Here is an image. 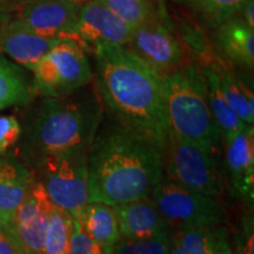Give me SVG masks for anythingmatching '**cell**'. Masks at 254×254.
<instances>
[{"label": "cell", "instance_id": "33", "mask_svg": "<svg viewBox=\"0 0 254 254\" xmlns=\"http://www.w3.org/2000/svg\"><path fill=\"white\" fill-rule=\"evenodd\" d=\"M174 1H177V2H179V4H185V5H187V2H189V0H174Z\"/></svg>", "mask_w": 254, "mask_h": 254}, {"label": "cell", "instance_id": "10", "mask_svg": "<svg viewBox=\"0 0 254 254\" xmlns=\"http://www.w3.org/2000/svg\"><path fill=\"white\" fill-rule=\"evenodd\" d=\"M53 206L43 185L36 180L11 221L4 227L24 254L43 253L44 237Z\"/></svg>", "mask_w": 254, "mask_h": 254}, {"label": "cell", "instance_id": "1", "mask_svg": "<svg viewBox=\"0 0 254 254\" xmlns=\"http://www.w3.org/2000/svg\"><path fill=\"white\" fill-rule=\"evenodd\" d=\"M95 87L107 116L165 153L170 124L163 79L126 47L93 50Z\"/></svg>", "mask_w": 254, "mask_h": 254}, {"label": "cell", "instance_id": "23", "mask_svg": "<svg viewBox=\"0 0 254 254\" xmlns=\"http://www.w3.org/2000/svg\"><path fill=\"white\" fill-rule=\"evenodd\" d=\"M122 19L129 27L134 28L139 25L153 20H163L173 23L168 15L165 4H159L153 0H99Z\"/></svg>", "mask_w": 254, "mask_h": 254}, {"label": "cell", "instance_id": "20", "mask_svg": "<svg viewBox=\"0 0 254 254\" xmlns=\"http://www.w3.org/2000/svg\"><path fill=\"white\" fill-rule=\"evenodd\" d=\"M77 219L80 220L88 236L100 246L103 252L112 254L120 240L118 219L113 206L90 201Z\"/></svg>", "mask_w": 254, "mask_h": 254}, {"label": "cell", "instance_id": "6", "mask_svg": "<svg viewBox=\"0 0 254 254\" xmlns=\"http://www.w3.org/2000/svg\"><path fill=\"white\" fill-rule=\"evenodd\" d=\"M87 51L71 39H63L34 67L33 84L44 97L63 98L91 84L93 71Z\"/></svg>", "mask_w": 254, "mask_h": 254}, {"label": "cell", "instance_id": "12", "mask_svg": "<svg viewBox=\"0 0 254 254\" xmlns=\"http://www.w3.org/2000/svg\"><path fill=\"white\" fill-rule=\"evenodd\" d=\"M79 8L68 0H30L17 19L40 36L73 40Z\"/></svg>", "mask_w": 254, "mask_h": 254}, {"label": "cell", "instance_id": "5", "mask_svg": "<svg viewBox=\"0 0 254 254\" xmlns=\"http://www.w3.org/2000/svg\"><path fill=\"white\" fill-rule=\"evenodd\" d=\"M164 178L193 192L219 198L224 192V173L219 151L184 140L170 133L164 153Z\"/></svg>", "mask_w": 254, "mask_h": 254}, {"label": "cell", "instance_id": "30", "mask_svg": "<svg viewBox=\"0 0 254 254\" xmlns=\"http://www.w3.org/2000/svg\"><path fill=\"white\" fill-rule=\"evenodd\" d=\"M0 254H24L4 227H0Z\"/></svg>", "mask_w": 254, "mask_h": 254}, {"label": "cell", "instance_id": "26", "mask_svg": "<svg viewBox=\"0 0 254 254\" xmlns=\"http://www.w3.org/2000/svg\"><path fill=\"white\" fill-rule=\"evenodd\" d=\"M112 254H170V238L120 239Z\"/></svg>", "mask_w": 254, "mask_h": 254}, {"label": "cell", "instance_id": "3", "mask_svg": "<svg viewBox=\"0 0 254 254\" xmlns=\"http://www.w3.org/2000/svg\"><path fill=\"white\" fill-rule=\"evenodd\" d=\"M103 118L95 86L67 97H45L28 124L27 152L37 164L49 157L88 153Z\"/></svg>", "mask_w": 254, "mask_h": 254}, {"label": "cell", "instance_id": "28", "mask_svg": "<svg viewBox=\"0 0 254 254\" xmlns=\"http://www.w3.org/2000/svg\"><path fill=\"white\" fill-rule=\"evenodd\" d=\"M67 254H105L100 246L98 245L85 231L84 226L78 219H74V226L69 243Z\"/></svg>", "mask_w": 254, "mask_h": 254}, {"label": "cell", "instance_id": "21", "mask_svg": "<svg viewBox=\"0 0 254 254\" xmlns=\"http://www.w3.org/2000/svg\"><path fill=\"white\" fill-rule=\"evenodd\" d=\"M36 93L33 79L0 53V111L30 103Z\"/></svg>", "mask_w": 254, "mask_h": 254}, {"label": "cell", "instance_id": "2", "mask_svg": "<svg viewBox=\"0 0 254 254\" xmlns=\"http://www.w3.org/2000/svg\"><path fill=\"white\" fill-rule=\"evenodd\" d=\"M90 201L118 206L150 198L164 178V154L106 116L87 155Z\"/></svg>", "mask_w": 254, "mask_h": 254}, {"label": "cell", "instance_id": "25", "mask_svg": "<svg viewBox=\"0 0 254 254\" xmlns=\"http://www.w3.org/2000/svg\"><path fill=\"white\" fill-rule=\"evenodd\" d=\"M247 0H189L187 5L193 9L200 24L211 30L228 19L239 14Z\"/></svg>", "mask_w": 254, "mask_h": 254}, {"label": "cell", "instance_id": "14", "mask_svg": "<svg viewBox=\"0 0 254 254\" xmlns=\"http://www.w3.org/2000/svg\"><path fill=\"white\" fill-rule=\"evenodd\" d=\"M212 33V52L221 65L238 71L252 72L254 67V30L239 14L215 27Z\"/></svg>", "mask_w": 254, "mask_h": 254}, {"label": "cell", "instance_id": "13", "mask_svg": "<svg viewBox=\"0 0 254 254\" xmlns=\"http://www.w3.org/2000/svg\"><path fill=\"white\" fill-rule=\"evenodd\" d=\"M224 146L225 174L232 195L253 208L254 128L246 127L225 141Z\"/></svg>", "mask_w": 254, "mask_h": 254}, {"label": "cell", "instance_id": "27", "mask_svg": "<svg viewBox=\"0 0 254 254\" xmlns=\"http://www.w3.org/2000/svg\"><path fill=\"white\" fill-rule=\"evenodd\" d=\"M251 209L241 221L239 231L234 236L231 244L232 254H254V221Z\"/></svg>", "mask_w": 254, "mask_h": 254}, {"label": "cell", "instance_id": "24", "mask_svg": "<svg viewBox=\"0 0 254 254\" xmlns=\"http://www.w3.org/2000/svg\"><path fill=\"white\" fill-rule=\"evenodd\" d=\"M74 226V218L69 212L53 206L44 237L41 254H67Z\"/></svg>", "mask_w": 254, "mask_h": 254}, {"label": "cell", "instance_id": "18", "mask_svg": "<svg viewBox=\"0 0 254 254\" xmlns=\"http://www.w3.org/2000/svg\"><path fill=\"white\" fill-rule=\"evenodd\" d=\"M33 174L12 158L0 157V225L6 227L33 186Z\"/></svg>", "mask_w": 254, "mask_h": 254}, {"label": "cell", "instance_id": "22", "mask_svg": "<svg viewBox=\"0 0 254 254\" xmlns=\"http://www.w3.org/2000/svg\"><path fill=\"white\" fill-rule=\"evenodd\" d=\"M206 78V86H207V98L208 105L211 109L212 117H213L215 124H217L219 131L221 133L222 144L245 129L246 126L241 120L238 118L237 114L232 111L228 104L222 95L220 87H219V80L217 71L213 66L208 67H201Z\"/></svg>", "mask_w": 254, "mask_h": 254}, {"label": "cell", "instance_id": "34", "mask_svg": "<svg viewBox=\"0 0 254 254\" xmlns=\"http://www.w3.org/2000/svg\"><path fill=\"white\" fill-rule=\"evenodd\" d=\"M153 1H155V2H159V4H165L164 0H153Z\"/></svg>", "mask_w": 254, "mask_h": 254}, {"label": "cell", "instance_id": "16", "mask_svg": "<svg viewBox=\"0 0 254 254\" xmlns=\"http://www.w3.org/2000/svg\"><path fill=\"white\" fill-rule=\"evenodd\" d=\"M113 207L118 219L120 239L170 238V227L151 198L134 200Z\"/></svg>", "mask_w": 254, "mask_h": 254}, {"label": "cell", "instance_id": "19", "mask_svg": "<svg viewBox=\"0 0 254 254\" xmlns=\"http://www.w3.org/2000/svg\"><path fill=\"white\" fill-rule=\"evenodd\" d=\"M219 87L232 111L246 126H254V98L252 77L249 72L214 65Z\"/></svg>", "mask_w": 254, "mask_h": 254}, {"label": "cell", "instance_id": "4", "mask_svg": "<svg viewBox=\"0 0 254 254\" xmlns=\"http://www.w3.org/2000/svg\"><path fill=\"white\" fill-rule=\"evenodd\" d=\"M161 79L171 133L220 151L221 133L209 109L202 68L195 62H189Z\"/></svg>", "mask_w": 254, "mask_h": 254}, {"label": "cell", "instance_id": "29", "mask_svg": "<svg viewBox=\"0 0 254 254\" xmlns=\"http://www.w3.org/2000/svg\"><path fill=\"white\" fill-rule=\"evenodd\" d=\"M21 126L14 116L0 117V155L5 153L19 140Z\"/></svg>", "mask_w": 254, "mask_h": 254}, {"label": "cell", "instance_id": "9", "mask_svg": "<svg viewBox=\"0 0 254 254\" xmlns=\"http://www.w3.org/2000/svg\"><path fill=\"white\" fill-rule=\"evenodd\" d=\"M160 77L171 74L192 62L177 37L173 23L153 20L132 28L125 46Z\"/></svg>", "mask_w": 254, "mask_h": 254}, {"label": "cell", "instance_id": "35", "mask_svg": "<svg viewBox=\"0 0 254 254\" xmlns=\"http://www.w3.org/2000/svg\"><path fill=\"white\" fill-rule=\"evenodd\" d=\"M0 227H1V225H0Z\"/></svg>", "mask_w": 254, "mask_h": 254}, {"label": "cell", "instance_id": "17", "mask_svg": "<svg viewBox=\"0 0 254 254\" xmlns=\"http://www.w3.org/2000/svg\"><path fill=\"white\" fill-rule=\"evenodd\" d=\"M170 254H232L228 232L222 224L174 231Z\"/></svg>", "mask_w": 254, "mask_h": 254}, {"label": "cell", "instance_id": "8", "mask_svg": "<svg viewBox=\"0 0 254 254\" xmlns=\"http://www.w3.org/2000/svg\"><path fill=\"white\" fill-rule=\"evenodd\" d=\"M88 153L49 157L38 164L39 183L52 204L79 218L90 202Z\"/></svg>", "mask_w": 254, "mask_h": 254}, {"label": "cell", "instance_id": "7", "mask_svg": "<svg viewBox=\"0 0 254 254\" xmlns=\"http://www.w3.org/2000/svg\"><path fill=\"white\" fill-rule=\"evenodd\" d=\"M150 198L161 217L174 231L190 227L221 225L226 212L219 198L186 190L163 178Z\"/></svg>", "mask_w": 254, "mask_h": 254}, {"label": "cell", "instance_id": "15", "mask_svg": "<svg viewBox=\"0 0 254 254\" xmlns=\"http://www.w3.org/2000/svg\"><path fill=\"white\" fill-rule=\"evenodd\" d=\"M63 39L47 38L32 31L18 19L0 26V53L32 69Z\"/></svg>", "mask_w": 254, "mask_h": 254}, {"label": "cell", "instance_id": "11", "mask_svg": "<svg viewBox=\"0 0 254 254\" xmlns=\"http://www.w3.org/2000/svg\"><path fill=\"white\" fill-rule=\"evenodd\" d=\"M132 27L105 6L99 0H91L80 6L78 21L72 39L93 52L98 46L125 47L131 38Z\"/></svg>", "mask_w": 254, "mask_h": 254}, {"label": "cell", "instance_id": "31", "mask_svg": "<svg viewBox=\"0 0 254 254\" xmlns=\"http://www.w3.org/2000/svg\"><path fill=\"white\" fill-rule=\"evenodd\" d=\"M254 0H247L241 7L239 15L250 28L254 30Z\"/></svg>", "mask_w": 254, "mask_h": 254}, {"label": "cell", "instance_id": "32", "mask_svg": "<svg viewBox=\"0 0 254 254\" xmlns=\"http://www.w3.org/2000/svg\"><path fill=\"white\" fill-rule=\"evenodd\" d=\"M68 1H71V2H73V4H75L78 6H82V5L86 4V2L91 1V0H68Z\"/></svg>", "mask_w": 254, "mask_h": 254}]
</instances>
